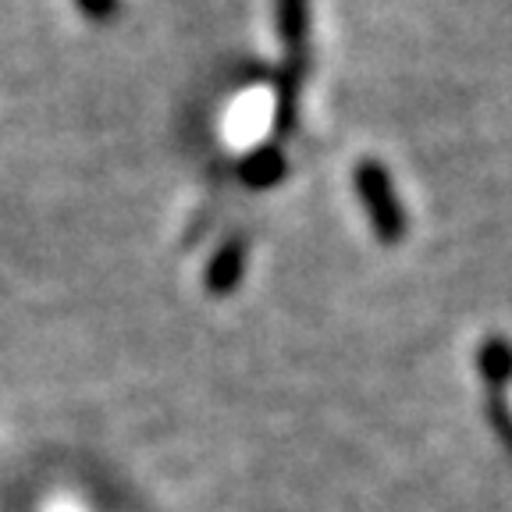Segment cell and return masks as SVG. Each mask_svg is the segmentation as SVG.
I'll use <instances>...</instances> for the list:
<instances>
[{"label": "cell", "instance_id": "cell-1", "mask_svg": "<svg viewBox=\"0 0 512 512\" xmlns=\"http://www.w3.org/2000/svg\"><path fill=\"white\" fill-rule=\"evenodd\" d=\"M360 192L363 203H367V214L374 217V228L384 242H399L402 239V210L392 200V192L384 185V178L377 175V168H363L360 175Z\"/></svg>", "mask_w": 512, "mask_h": 512}, {"label": "cell", "instance_id": "cell-3", "mask_svg": "<svg viewBox=\"0 0 512 512\" xmlns=\"http://www.w3.org/2000/svg\"><path fill=\"white\" fill-rule=\"evenodd\" d=\"M239 274H242V246L232 242V246H224L214 264H210V274H207L210 292H214V296H228L235 288V281H239Z\"/></svg>", "mask_w": 512, "mask_h": 512}, {"label": "cell", "instance_id": "cell-2", "mask_svg": "<svg viewBox=\"0 0 512 512\" xmlns=\"http://www.w3.org/2000/svg\"><path fill=\"white\" fill-rule=\"evenodd\" d=\"M480 377L502 392L505 384L512 381V349L502 342V338H488L480 345Z\"/></svg>", "mask_w": 512, "mask_h": 512}]
</instances>
